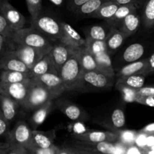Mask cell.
Masks as SVG:
<instances>
[{"mask_svg":"<svg viewBox=\"0 0 154 154\" xmlns=\"http://www.w3.org/2000/svg\"><path fill=\"white\" fill-rule=\"evenodd\" d=\"M63 20L57 14L42 9L37 17L32 19L31 26L55 42L62 40L63 35Z\"/></svg>","mask_w":154,"mask_h":154,"instance_id":"6da1fadb","label":"cell"},{"mask_svg":"<svg viewBox=\"0 0 154 154\" xmlns=\"http://www.w3.org/2000/svg\"><path fill=\"white\" fill-rule=\"evenodd\" d=\"M115 78V75L101 70L83 72L78 90L81 92L109 90L114 86Z\"/></svg>","mask_w":154,"mask_h":154,"instance_id":"7a4b0ae2","label":"cell"},{"mask_svg":"<svg viewBox=\"0 0 154 154\" xmlns=\"http://www.w3.org/2000/svg\"><path fill=\"white\" fill-rule=\"evenodd\" d=\"M83 72L78 49L58 71L59 76L63 80L67 91L78 90Z\"/></svg>","mask_w":154,"mask_h":154,"instance_id":"3957f363","label":"cell"},{"mask_svg":"<svg viewBox=\"0 0 154 154\" xmlns=\"http://www.w3.org/2000/svg\"><path fill=\"white\" fill-rule=\"evenodd\" d=\"M13 41L16 44L27 45L49 52L54 42L33 27L23 28L16 31Z\"/></svg>","mask_w":154,"mask_h":154,"instance_id":"277c9868","label":"cell"},{"mask_svg":"<svg viewBox=\"0 0 154 154\" xmlns=\"http://www.w3.org/2000/svg\"><path fill=\"white\" fill-rule=\"evenodd\" d=\"M65 147L78 154H115L117 144L111 142H90L70 138Z\"/></svg>","mask_w":154,"mask_h":154,"instance_id":"5b68a950","label":"cell"},{"mask_svg":"<svg viewBox=\"0 0 154 154\" xmlns=\"http://www.w3.org/2000/svg\"><path fill=\"white\" fill-rule=\"evenodd\" d=\"M35 81L29 78L23 82L14 84H5L0 82V94H3L17 102L23 108Z\"/></svg>","mask_w":154,"mask_h":154,"instance_id":"8992f818","label":"cell"},{"mask_svg":"<svg viewBox=\"0 0 154 154\" xmlns=\"http://www.w3.org/2000/svg\"><path fill=\"white\" fill-rule=\"evenodd\" d=\"M33 129L26 122L18 121L11 130L7 142L28 148L32 144Z\"/></svg>","mask_w":154,"mask_h":154,"instance_id":"52a82bcc","label":"cell"},{"mask_svg":"<svg viewBox=\"0 0 154 154\" xmlns=\"http://www.w3.org/2000/svg\"><path fill=\"white\" fill-rule=\"evenodd\" d=\"M54 99L53 95L46 88L35 81L23 108L28 111H35L46 102Z\"/></svg>","mask_w":154,"mask_h":154,"instance_id":"ba28073f","label":"cell"},{"mask_svg":"<svg viewBox=\"0 0 154 154\" xmlns=\"http://www.w3.org/2000/svg\"><path fill=\"white\" fill-rule=\"evenodd\" d=\"M77 50V48H73L61 41H57L53 44L49 54L57 71L61 69L62 66L68 61L71 56Z\"/></svg>","mask_w":154,"mask_h":154,"instance_id":"9c48e42d","label":"cell"},{"mask_svg":"<svg viewBox=\"0 0 154 154\" xmlns=\"http://www.w3.org/2000/svg\"><path fill=\"white\" fill-rule=\"evenodd\" d=\"M36 83L46 88L54 99H57L64 92L67 91L66 86L59 75L57 74H45L36 78H32Z\"/></svg>","mask_w":154,"mask_h":154,"instance_id":"30bf717a","label":"cell"},{"mask_svg":"<svg viewBox=\"0 0 154 154\" xmlns=\"http://www.w3.org/2000/svg\"><path fill=\"white\" fill-rule=\"evenodd\" d=\"M14 51L30 69L42 60L45 54L49 53L44 50L19 44H16Z\"/></svg>","mask_w":154,"mask_h":154,"instance_id":"8fae6325","label":"cell"},{"mask_svg":"<svg viewBox=\"0 0 154 154\" xmlns=\"http://www.w3.org/2000/svg\"><path fill=\"white\" fill-rule=\"evenodd\" d=\"M54 106L72 121H83L89 117L87 113L81 107L68 99H57L54 102Z\"/></svg>","mask_w":154,"mask_h":154,"instance_id":"7c38bea8","label":"cell"},{"mask_svg":"<svg viewBox=\"0 0 154 154\" xmlns=\"http://www.w3.org/2000/svg\"><path fill=\"white\" fill-rule=\"evenodd\" d=\"M0 14L3 15L15 30L24 28L26 20L23 15L7 0H0Z\"/></svg>","mask_w":154,"mask_h":154,"instance_id":"4fadbf2b","label":"cell"},{"mask_svg":"<svg viewBox=\"0 0 154 154\" xmlns=\"http://www.w3.org/2000/svg\"><path fill=\"white\" fill-rule=\"evenodd\" d=\"M71 138L90 142L116 143L119 140L118 132L112 131H87L81 134H72Z\"/></svg>","mask_w":154,"mask_h":154,"instance_id":"5bb4252c","label":"cell"},{"mask_svg":"<svg viewBox=\"0 0 154 154\" xmlns=\"http://www.w3.org/2000/svg\"><path fill=\"white\" fill-rule=\"evenodd\" d=\"M0 68L5 71H16L29 74L30 69L20 59L14 51L0 55Z\"/></svg>","mask_w":154,"mask_h":154,"instance_id":"9a60e30c","label":"cell"},{"mask_svg":"<svg viewBox=\"0 0 154 154\" xmlns=\"http://www.w3.org/2000/svg\"><path fill=\"white\" fill-rule=\"evenodd\" d=\"M146 50H147V45L141 42H133L129 45L122 53L121 63H120L122 64L121 67L129 63L145 58L144 56L146 54Z\"/></svg>","mask_w":154,"mask_h":154,"instance_id":"2e32d148","label":"cell"},{"mask_svg":"<svg viewBox=\"0 0 154 154\" xmlns=\"http://www.w3.org/2000/svg\"><path fill=\"white\" fill-rule=\"evenodd\" d=\"M50 73L58 75V71L53 62L51 55L48 53L30 69L29 76L31 78H36L45 74Z\"/></svg>","mask_w":154,"mask_h":154,"instance_id":"e0dca14e","label":"cell"},{"mask_svg":"<svg viewBox=\"0 0 154 154\" xmlns=\"http://www.w3.org/2000/svg\"><path fill=\"white\" fill-rule=\"evenodd\" d=\"M113 27L105 22L100 25H93L84 27V32L87 41H98L105 42Z\"/></svg>","mask_w":154,"mask_h":154,"instance_id":"ac0fdd59","label":"cell"},{"mask_svg":"<svg viewBox=\"0 0 154 154\" xmlns=\"http://www.w3.org/2000/svg\"><path fill=\"white\" fill-rule=\"evenodd\" d=\"M63 35L61 42H65L77 49L87 46V40L83 38L81 35L72 26L65 21L63 23Z\"/></svg>","mask_w":154,"mask_h":154,"instance_id":"d6986e66","label":"cell"},{"mask_svg":"<svg viewBox=\"0 0 154 154\" xmlns=\"http://www.w3.org/2000/svg\"><path fill=\"white\" fill-rule=\"evenodd\" d=\"M147 68H148V59L147 57H145L138 61L129 63L119 69L116 72V78L117 79L120 77L128 76V75H135V74H142V75H147Z\"/></svg>","mask_w":154,"mask_h":154,"instance_id":"ffe728a7","label":"cell"},{"mask_svg":"<svg viewBox=\"0 0 154 154\" xmlns=\"http://www.w3.org/2000/svg\"><path fill=\"white\" fill-rule=\"evenodd\" d=\"M127 35L119 29L113 28L105 41L106 51L110 56L115 54L127 38Z\"/></svg>","mask_w":154,"mask_h":154,"instance_id":"44dd1931","label":"cell"},{"mask_svg":"<svg viewBox=\"0 0 154 154\" xmlns=\"http://www.w3.org/2000/svg\"><path fill=\"white\" fill-rule=\"evenodd\" d=\"M55 137V130L54 129L46 132L33 129L31 145L41 148H49L54 145Z\"/></svg>","mask_w":154,"mask_h":154,"instance_id":"7402d4cb","label":"cell"},{"mask_svg":"<svg viewBox=\"0 0 154 154\" xmlns=\"http://www.w3.org/2000/svg\"><path fill=\"white\" fill-rule=\"evenodd\" d=\"M141 25V17L139 10L132 12L129 14L127 17L124 19L122 23L120 29L123 31L127 37H130L131 35L135 34Z\"/></svg>","mask_w":154,"mask_h":154,"instance_id":"603a6c76","label":"cell"},{"mask_svg":"<svg viewBox=\"0 0 154 154\" xmlns=\"http://www.w3.org/2000/svg\"><path fill=\"white\" fill-rule=\"evenodd\" d=\"M146 76L147 75L142 74H135L120 77L117 79L115 87L117 89L120 87H126L133 90H138L144 87Z\"/></svg>","mask_w":154,"mask_h":154,"instance_id":"cb8c5ba5","label":"cell"},{"mask_svg":"<svg viewBox=\"0 0 154 154\" xmlns=\"http://www.w3.org/2000/svg\"><path fill=\"white\" fill-rule=\"evenodd\" d=\"M0 99H1L0 114L11 123L14 120L20 107L22 106L11 98L3 94H0Z\"/></svg>","mask_w":154,"mask_h":154,"instance_id":"d4e9b609","label":"cell"},{"mask_svg":"<svg viewBox=\"0 0 154 154\" xmlns=\"http://www.w3.org/2000/svg\"><path fill=\"white\" fill-rule=\"evenodd\" d=\"M141 26L145 31L154 29V0H145L139 10Z\"/></svg>","mask_w":154,"mask_h":154,"instance_id":"484cf974","label":"cell"},{"mask_svg":"<svg viewBox=\"0 0 154 154\" xmlns=\"http://www.w3.org/2000/svg\"><path fill=\"white\" fill-rule=\"evenodd\" d=\"M53 105H54V101H49L35 110L34 113L29 118V123L32 129H36V128L44 123L51 111Z\"/></svg>","mask_w":154,"mask_h":154,"instance_id":"4316f807","label":"cell"},{"mask_svg":"<svg viewBox=\"0 0 154 154\" xmlns=\"http://www.w3.org/2000/svg\"><path fill=\"white\" fill-rule=\"evenodd\" d=\"M137 10H139V9L136 6L133 5H122L119 7L118 10L117 11L115 14L111 19L108 20L105 22L108 23L113 28L120 29V26H121L122 23L124 20L125 18L129 14Z\"/></svg>","mask_w":154,"mask_h":154,"instance_id":"83f0119b","label":"cell"},{"mask_svg":"<svg viewBox=\"0 0 154 154\" xmlns=\"http://www.w3.org/2000/svg\"><path fill=\"white\" fill-rule=\"evenodd\" d=\"M78 56L84 72L100 70L96 62V57L90 52L87 46L78 49Z\"/></svg>","mask_w":154,"mask_h":154,"instance_id":"f1b7e54d","label":"cell"},{"mask_svg":"<svg viewBox=\"0 0 154 154\" xmlns=\"http://www.w3.org/2000/svg\"><path fill=\"white\" fill-rule=\"evenodd\" d=\"M109 0H90L87 2L80 6L73 12V14L77 18L90 17L102 5Z\"/></svg>","mask_w":154,"mask_h":154,"instance_id":"f546056e","label":"cell"},{"mask_svg":"<svg viewBox=\"0 0 154 154\" xmlns=\"http://www.w3.org/2000/svg\"><path fill=\"white\" fill-rule=\"evenodd\" d=\"M120 5L117 4L115 2L108 1L104 3L96 12L90 16V17L96 18V19H102L105 20V21L111 19L117 11L118 10Z\"/></svg>","mask_w":154,"mask_h":154,"instance_id":"4dcf8cb0","label":"cell"},{"mask_svg":"<svg viewBox=\"0 0 154 154\" xmlns=\"http://www.w3.org/2000/svg\"><path fill=\"white\" fill-rule=\"evenodd\" d=\"M126 124V116L123 110L120 108H115L112 111L110 117L108 127L112 132H118L123 129Z\"/></svg>","mask_w":154,"mask_h":154,"instance_id":"1f68e13d","label":"cell"},{"mask_svg":"<svg viewBox=\"0 0 154 154\" xmlns=\"http://www.w3.org/2000/svg\"><path fill=\"white\" fill-rule=\"evenodd\" d=\"M31 78L29 73L16 72V71H2L0 82L5 84H14L20 83Z\"/></svg>","mask_w":154,"mask_h":154,"instance_id":"d6a6232c","label":"cell"},{"mask_svg":"<svg viewBox=\"0 0 154 154\" xmlns=\"http://www.w3.org/2000/svg\"><path fill=\"white\" fill-rule=\"evenodd\" d=\"M95 57L101 71L116 76V72L112 65L111 56L107 53V51L102 53Z\"/></svg>","mask_w":154,"mask_h":154,"instance_id":"836d02e7","label":"cell"},{"mask_svg":"<svg viewBox=\"0 0 154 154\" xmlns=\"http://www.w3.org/2000/svg\"><path fill=\"white\" fill-rule=\"evenodd\" d=\"M0 154H29V152L26 148L22 146L9 142H1Z\"/></svg>","mask_w":154,"mask_h":154,"instance_id":"e575fe53","label":"cell"},{"mask_svg":"<svg viewBox=\"0 0 154 154\" xmlns=\"http://www.w3.org/2000/svg\"><path fill=\"white\" fill-rule=\"evenodd\" d=\"M118 142L129 147L135 144L138 134L135 131L123 130L118 132Z\"/></svg>","mask_w":154,"mask_h":154,"instance_id":"d590c367","label":"cell"},{"mask_svg":"<svg viewBox=\"0 0 154 154\" xmlns=\"http://www.w3.org/2000/svg\"><path fill=\"white\" fill-rule=\"evenodd\" d=\"M16 31L17 30L11 26L5 17L3 15L0 14V35L13 40Z\"/></svg>","mask_w":154,"mask_h":154,"instance_id":"8d00e7d4","label":"cell"},{"mask_svg":"<svg viewBox=\"0 0 154 154\" xmlns=\"http://www.w3.org/2000/svg\"><path fill=\"white\" fill-rule=\"evenodd\" d=\"M26 4L32 19L37 17L42 11V0H26Z\"/></svg>","mask_w":154,"mask_h":154,"instance_id":"74e56055","label":"cell"},{"mask_svg":"<svg viewBox=\"0 0 154 154\" xmlns=\"http://www.w3.org/2000/svg\"><path fill=\"white\" fill-rule=\"evenodd\" d=\"M87 47L95 57L106 51L105 42L87 41Z\"/></svg>","mask_w":154,"mask_h":154,"instance_id":"f35d334b","label":"cell"},{"mask_svg":"<svg viewBox=\"0 0 154 154\" xmlns=\"http://www.w3.org/2000/svg\"><path fill=\"white\" fill-rule=\"evenodd\" d=\"M59 150L60 147H57L56 145L52 146L49 148H41L31 145L27 148L29 154H57Z\"/></svg>","mask_w":154,"mask_h":154,"instance_id":"ab89813d","label":"cell"},{"mask_svg":"<svg viewBox=\"0 0 154 154\" xmlns=\"http://www.w3.org/2000/svg\"><path fill=\"white\" fill-rule=\"evenodd\" d=\"M16 43L12 39L0 35V55L10 51H14Z\"/></svg>","mask_w":154,"mask_h":154,"instance_id":"60d3db41","label":"cell"},{"mask_svg":"<svg viewBox=\"0 0 154 154\" xmlns=\"http://www.w3.org/2000/svg\"><path fill=\"white\" fill-rule=\"evenodd\" d=\"M10 122L6 120L1 114H0V136L2 139H5V141L2 142H7L10 135Z\"/></svg>","mask_w":154,"mask_h":154,"instance_id":"b9f144b4","label":"cell"},{"mask_svg":"<svg viewBox=\"0 0 154 154\" xmlns=\"http://www.w3.org/2000/svg\"><path fill=\"white\" fill-rule=\"evenodd\" d=\"M90 0H66V7L69 11L73 13L78 8Z\"/></svg>","mask_w":154,"mask_h":154,"instance_id":"7bdbcfd3","label":"cell"},{"mask_svg":"<svg viewBox=\"0 0 154 154\" xmlns=\"http://www.w3.org/2000/svg\"><path fill=\"white\" fill-rule=\"evenodd\" d=\"M136 95L145 97H153L154 98V85L146 86L143 87L138 90H135Z\"/></svg>","mask_w":154,"mask_h":154,"instance_id":"ee69618b","label":"cell"},{"mask_svg":"<svg viewBox=\"0 0 154 154\" xmlns=\"http://www.w3.org/2000/svg\"><path fill=\"white\" fill-rule=\"evenodd\" d=\"M135 102L141 104L146 106L153 107L154 108V98L153 97H145V96H141L136 95L135 97Z\"/></svg>","mask_w":154,"mask_h":154,"instance_id":"f6af8a7d","label":"cell"},{"mask_svg":"<svg viewBox=\"0 0 154 154\" xmlns=\"http://www.w3.org/2000/svg\"><path fill=\"white\" fill-rule=\"evenodd\" d=\"M110 1L115 2L116 3L120 5H133L140 10L145 0H110Z\"/></svg>","mask_w":154,"mask_h":154,"instance_id":"bcb514c9","label":"cell"},{"mask_svg":"<svg viewBox=\"0 0 154 154\" xmlns=\"http://www.w3.org/2000/svg\"><path fill=\"white\" fill-rule=\"evenodd\" d=\"M125 154H147V149L132 145L126 148Z\"/></svg>","mask_w":154,"mask_h":154,"instance_id":"7dc6e473","label":"cell"},{"mask_svg":"<svg viewBox=\"0 0 154 154\" xmlns=\"http://www.w3.org/2000/svg\"><path fill=\"white\" fill-rule=\"evenodd\" d=\"M147 57L148 59V68H147V75H148L154 72V52L150 54V55Z\"/></svg>","mask_w":154,"mask_h":154,"instance_id":"c3c4849f","label":"cell"},{"mask_svg":"<svg viewBox=\"0 0 154 154\" xmlns=\"http://www.w3.org/2000/svg\"><path fill=\"white\" fill-rule=\"evenodd\" d=\"M140 132L147 134V135H154V123H150V124L144 126V127L140 131Z\"/></svg>","mask_w":154,"mask_h":154,"instance_id":"681fc988","label":"cell"},{"mask_svg":"<svg viewBox=\"0 0 154 154\" xmlns=\"http://www.w3.org/2000/svg\"><path fill=\"white\" fill-rule=\"evenodd\" d=\"M74 127V133L73 134H81L83 132H87L85 126L80 123H77L73 126Z\"/></svg>","mask_w":154,"mask_h":154,"instance_id":"f907efd6","label":"cell"},{"mask_svg":"<svg viewBox=\"0 0 154 154\" xmlns=\"http://www.w3.org/2000/svg\"><path fill=\"white\" fill-rule=\"evenodd\" d=\"M57 154H78L76 153L75 152H74L73 150H72L71 149L68 148V147H61V148H60V150H59L58 151V153Z\"/></svg>","mask_w":154,"mask_h":154,"instance_id":"816d5d0a","label":"cell"},{"mask_svg":"<svg viewBox=\"0 0 154 154\" xmlns=\"http://www.w3.org/2000/svg\"><path fill=\"white\" fill-rule=\"evenodd\" d=\"M49 1L58 7H62L66 2V0H49Z\"/></svg>","mask_w":154,"mask_h":154,"instance_id":"f5cc1de1","label":"cell"},{"mask_svg":"<svg viewBox=\"0 0 154 154\" xmlns=\"http://www.w3.org/2000/svg\"><path fill=\"white\" fill-rule=\"evenodd\" d=\"M147 154H154V149H147Z\"/></svg>","mask_w":154,"mask_h":154,"instance_id":"db71d44e","label":"cell"},{"mask_svg":"<svg viewBox=\"0 0 154 154\" xmlns=\"http://www.w3.org/2000/svg\"><path fill=\"white\" fill-rule=\"evenodd\" d=\"M7 1H8V0H7Z\"/></svg>","mask_w":154,"mask_h":154,"instance_id":"11a10c76","label":"cell"},{"mask_svg":"<svg viewBox=\"0 0 154 154\" xmlns=\"http://www.w3.org/2000/svg\"><path fill=\"white\" fill-rule=\"evenodd\" d=\"M153 85H154V84H153Z\"/></svg>","mask_w":154,"mask_h":154,"instance_id":"9f6ffc18","label":"cell"}]
</instances>
